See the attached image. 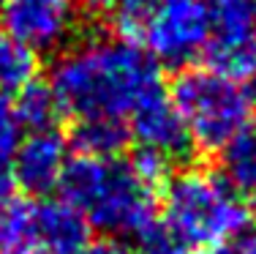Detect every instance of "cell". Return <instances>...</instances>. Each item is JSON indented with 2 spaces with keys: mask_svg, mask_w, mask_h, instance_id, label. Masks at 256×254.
<instances>
[{
  "mask_svg": "<svg viewBox=\"0 0 256 254\" xmlns=\"http://www.w3.org/2000/svg\"><path fill=\"white\" fill-rule=\"evenodd\" d=\"M76 254H128V249H123V243L112 238H104V240H88Z\"/></svg>",
  "mask_w": 256,
  "mask_h": 254,
  "instance_id": "ffe728a7",
  "label": "cell"
},
{
  "mask_svg": "<svg viewBox=\"0 0 256 254\" xmlns=\"http://www.w3.org/2000/svg\"><path fill=\"white\" fill-rule=\"evenodd\" d=\"M14 110H16V118H20L22 129H28V131L54 129L58 118L63 115L50 82H41V80H30L25 88L16 90Z\"/></svg>",
  "mask_w": 256,
  "mask_h": 254,
  "instance_id": "4fadbf2b",
  "label": "cell"
},
{
  "mask_svg": "<svg viewBox=\"0 0 256 254\" xmlns=\"http://www.w3.org/2000/svg\"><path fill=\"white\" fill-rule=\"evenodd\" d=\"M254 6H256V0H254Z\"/></svg>",
  "mask_w": 256,
  "mask_h": 254,
  "instance_id": "cb8c5ba5",
  "label": "cell"
},
{
  "mask_svg": "<svg viewBox=\"0 0 256 254\" xmlns=\"http://www.w3.org/2000/svg\"><path fill=\"white\" fill-rule=\"evenodd\" d=\"M58 189L90 227L112 238L142 240L156 229V186L148 183L131 161L74 156L66 161Z\"/></svg>",
  "mask_w": 256,
  "mask_h": 254,
  "instance_id": "7a4b0ae2",
  "label": "cell"
},
{
  "mask_svg": "<svg viewBox=\"0 0 256 254\" xmlns=\"http://www.w3.org/2000/svg\"><path fill=\"white\" fill-rule=\"evenodd\" d=\"M98 17L109 20V25L123 39H142V30L150 22L158 0H84Z\"/></svg>",
  "mask_w": 256,
  "mask_h": 254,
  "instance_id": "9a60e30c",
  "label": "cell"
},
{
  "mask_svg": "<svg viewBox=\"0 0 256 254\" xmlns=\"http://www.w3.org/2000/svg\"><path fill=\"white\" fill-rule=\"evenodd\" d=\"M66 142L76 150V156L120 159L131 142V131L120 118H76Z\"/></svg>",
  "mask_w": 256,
  "mask_h": 254,
  "instance_id": "8fae6325",
  "label": "cell"
},
{
  "mask_svg": "<svg viewBox=\"0 0 256 254\" xmlns=\"http://www.w3.org/2000/svg\"><path fill=\"white\" fill-rule=\"evenodd\" d=\"M210 28L207 0H158L153 17L142 30V41L158 63L182 69L202 55Z\"/></svg>",
  "mask_w": 256,
  "mask_h": 254,
  "instance_id": "5b68a950",
  "label": "cell"
},
{
  "mask_svg": "<svg viewBox=\"0 0 256 254\" xmlns=\"http://www.w3.org/2000/svg\"><path fill=\"white\" fill-rule=\"evenodd\" d=\"M20 140H22V123L16 118L14 99L0 90V156L11 159V153L16 150Z\"/></svg>",
  "mask_w": 256,
  "mask_h": 254,
  "instance_id": "e0dca14e",
  "label": "cell"
},
{
  "mask_svg": "<svg viewBox=\"0 0 256 254\" xmlns=\"http://www.w3.org/2000/svg\"><path fill=\"white\" fill-rule=\"evenodd\" d=\"M76 25V0H0V28L33 52H52Z\"/></svg>",
  "mask_w": 256,
  "mask_h": 254,
  "instance_id": "52a82bcc",
  "label": "cell"
},
{
  "mask_svg": "<svg viewBox=\"0 0 256 254\" xmlns=\"http://www.w3.org/2000/svg\"><path fill=\"white\" fill-rule=\"evenodd\" d=\"M142 254H191V249H186L169 232H161L156 227L150 235L142 238Z\"/></svg>",
  "mask_w": 256,
  "mask_h": 254,
  "instance_id": "ac0fdd59",
  "label": "cell"
},
{
  "mask_svg": "<svg viewBox=\"0 0 256 254\" xmlns=\"http://www.w3.org/2000/svg\"><path fill=\"white\" fill-rule=\"evenodd\" d=\"M172 101L182 115L191 140L207 153H218L232 137L248 129L256 96L251 85L216 74L210 69H186L172 85Z\"/></svg>",
  "mask_w": 256,
  "mask_h": 254,
  "instance_id": "277c9868",
  "label": "cell"
},
{
  "mask_svg": "<svg viewBox=\"0 0 256 254\" xmlns=\"http://www.w3.org/2000/svg\"><path fill=\"white\" fill-rule=\"evenodd\" d=\"M50 88L60 110L76 118H128L131 110L164 88L158 60L123 36L71 47L52 66Z\"/></svg>",
  "mask_w": 256,
  "mask_h": 254,
  "instance_id": "6da1fadb",
  "label": "cell"
},
{
  "mask_svg": "<svg viewBox=\"0 0 256 254\" xmlns=\"http://www.w3.org/2000/svg\"><path fill=\"white\" fill-rule=\"evenodd\" d=\"M14 189H16V180H14V169H11V159L0 156V205L14 197Z\"/></svg>",
  "mask_w": 256,
  "mask_h": 254,
  "instance_id": "d6986e66",
  "label": "cell"
},
{
  "mask_svg": "<svg viewBox=\"0 0 256 254\" xmlns=\"http://www.w3.org/2000/svg\"><path fill=\"white\" fill-rule=\"evenodd\" d=\"M207 3H210V0H207Z\"/></svg>",
  "mask_w": 256,
  "mask_h": 254,
  "instance_id": "d4e9b609",
  "label": "cell"
},
{
  "mask_svg": "<svg viewBox=\"0 0 256 254\" xmlns=\"http://www.w3.org/2000/svg\"><path fill=\"white\" fill-rule=\"evenodd\" d=\"M221 178L240 194L256 191V129H242L218 150Z\"/></svg>",
  "mask_w": 256,
  "mask_h": 254,
  "instance_id": "7c38bea8",
  "label": "cell"
},
{
  "mask_svg": "<svg viewBox=\"0 0 256 254\" xmlns=\"http://www.w3.org/2000/svg\"><path fill=\"white\" fill-rule=\"evenodd\" d=\"M248 208L221 175L182 169L164 183V224L186 249L226 246L248 229Z\"/></svg>",
  "mask_w": 256,
  "mask_h": 254,
  "instance_id": "3957f363",
  "label": "cell"
},
{
  "mask_svg": "<svg viewBox=\"0 0 256 254\" xmlns=\"http://www.w3.org/2000/svg\"><path fill=\"white\" fill-rule=\"evenodd\" d=\"M38 74V52L0 28V90L16 93Z\"/></svg>",
  "mask_w": 256,
  "mask_h": 254,
  "instance_id": "2e32d148",
  "label": "cell"
},
{
  "mask_svg": "<svg viewBox=\"0 0 256 254\" xmlns=\"http://www.w3.org/2000/svg\"><path fill=\"white\" fill-rule=\"evenodd\" d=\"M0 254H36L33 240V199L0 205Z\"/></svg>",
  "mask_w": 256,
  "mask_h": 254,
  "instance_id": "5bb4252c",
  "label": "cell"
},
{
  "mask_svg": "<svg viewBox=\"0 0 256 254\" xmlns=\"http://www.w3.org/2000/svg\"><path fill=\"white\" fill-rule=\"evenodd\" d=\"M202 58L216 74L240 85H256V25L210 30Z\"/></svg>",
  "mask_w": 256,
  "mask_h": 254,
  "instance_id": "30bf717a",
  "label": "cell"
},
{
  "mask_svg": "<svg viewBox=\"0 0 256 254\" xmlns=\"http://www.w3.org/2000/svg\"><path fill=\"white\" fill-rule=\"evenodd\" d=\"M66 148H68V142L58 129L30 131L11 153V169H14L16 186H22L33 197H44L52 189H58L63 167L68 161Z\"/></svg>",
  "mask_w": 256,
  "mask_h": 254,
  "instance_id": "ba28073f",
  "label": "cell"
},
{
  "mask_svg": "<svg viewBox=\"0 0 256 254\" xmlns=\"http://www.w3.org/2000/svg\"><path fill=\"white\" fill-rule=\"evenodd\" d=\"M33 240H36V254H76L90 240V224L63 197L36 199Z\"/></svg>",
  "mask_w": 256,
  "mask_h": 254,
  "instance_id": "9c48e42d",
  "label": "cell"
},
{
  "mask_svg": "<svg viewBox=\"0 0 256 254\" xmlns=\"http://www.w3.org/2000/svg\"><path fill=\"white\" fill-rule=\"evenodd\" d=\"M240 249H242V254H256V238H251L246 246H240Z\"/></svg>",
  "mask_w": 256,
  "mask_h": 254,
  "instance_id": "7402d4cb",
  "label": "cell"
},
{
  "mask_svg": "<svg viewBox=\"0 0 256 254\" xmlns=\"http://www.w3.org/2000/svg\"><path fill=\"white\" fill-rule=\"evenodd\" d=\"M251 197H254V202H256V191H254V194H251Z\"/></svg>",
  "mask_w": 256,
  "mask_h": 254,
  "instance_id": "603a6c76",
  "label": "cell"
},
{
  "mask_svg": "<svg viewBox=\"0 0 256 254\" xmlns=\"http://www.w3.org/2000/svg\"><path fill=\"white\" fill-rule=\"evenodd\" d=\"M202 254H242V249H234L232 243H226V246H212V249H204Z\"/></svg>",
  "mask_w": 256,
  "mask_h": 254,
  "instance_id": "44dd1931",
  "label": "cell"
},
{
  "mask_svg": "<svg viewBox=\"0 0 256 254\" xmlns=\"http://www.w3.org/2000/svg\"><path fill=\"white\" fill-rule=\"evenodd\" d=\"M128 131L136 140L142 150H150L166 164L172 161H186L194 156L196 145L191 140L182 115L178 112L172 96L158 88L150 96H144L128 115Z\"/></svg>",
  "mask_w": 256,
  "mask_h": 254,
  "instance_id": "8992f818",
  "label": "cell"
}]
</instances>
